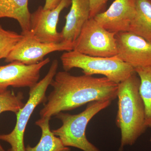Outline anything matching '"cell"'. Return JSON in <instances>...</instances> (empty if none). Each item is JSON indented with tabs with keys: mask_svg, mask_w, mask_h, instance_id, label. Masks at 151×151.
<instances>
[{
	"mask_svg": "<svg viewBox=\"0 0 151 151\" xmlns=\"http://www.w3.org/2000/svg\"><path fill=\"white\" fill-rule=\"evenodd\" d=\"M50 85L52 90L40 112L41 118H51L93 101H113L118 91V84L106 77L75 76L65 70L57 72Z\"/></svg>",
	"mask_w": 151,
	"mask_h": 151,
	"instance_id": "6da1fadb",
	"label": "cell"
},
{
	"mask_svg": "<svg viewBox=\"0 0 151 151\" xmlns=\"http://www.w3.org/2000/svg\"><path fill=\"white\" fill-rule=\"evenodd\" d=\"M140 79L135 73L118 84L116 124L121 130L120 151L132 146L145 132V109L139 93Z\"/></svg>",
	"mask_w": 151,
	"mask_h": 151,
	"instance_id": "7a4b0ae2",
	"label": "cell"
},
{
	"mask_svg": "<svg viewBox=\"0 0 151 151\" xmlns=\"http://www.w3.org/2000/svg\"><path fill=\"white\" fill-rule=\"evenodd\" d=\"M63 68L68 71L81 68L84 75L100 74L119 84L135 73L134 68L117 56L99 57L89 56L74 50L67 51L60 58Z\"/></svg>",
	"mask_w": 151,
	"mask_h": 151,
	"instance_id": "3957f363",
	"label": "cell"
},
{
	"mask_svg": "<svg viewBox=\"0 0 151 151\" xmlns=\"http://www.w3.org/2000/svg\"><path fill=\"white\" fill-rule=\"evenodd\" d=\"M112 102L109 100L93 101L89 103L84 111L76 115L60 112L55 116L61 121L62 126L52 130V132L65 147H73L83 151H101L88 141L85 132L89 121L110 106Z\"/></svg>",
	"mask_w": 151,
	"mask_h": 151,
	"instance_id": "277c9868",
	"label": "cell"
},
{
	"mask_svg": "<svg viewBox=\"0 0 151 151\" xmlns=\"http://www.w3.org/2000/svg\"><path fill=\"white\" fill-rule=\"evenodd\" d=\"M58 67V60H54L45 76L30 88L27 102L16 114V124L14 129L8 134L0 135V140L10 145L11 148L8 151H26L24 135L28 122L37 106L46 102L47 90L56 74Z\"/></svg>",
	"mask_w": 151,
	"mask_h": 151,
	"instance_id": "5b68a950",
	"label": "cell"
},
{
	"mask_svg": "<svg viewBox=\"0 0 151 151\" xmlns=\"http://www.w3.org/2000/svg\"><path fill=\"white\" fill-rule=\"evenodd\" d=\"M73 50L91 56H117L116 34L102 27L94 18L89 19L74 42Z\"/></svg>",
	"mask_w": 151,
	"mask_h": 151,
	"instance_id": "8992f818",
	"label": "cell"
},
{
	"mask_svg": "<svg viewBox=\"0 0 151 151\" xmlns=\"http://www.w3.org/2000/svg\"><path fill=\"white\" fill-rule=\"evenodd\" d=\"M24 36L5 59L6 62L17 61L25 65H34L42 61L45 55L53 52L73 50V44L70 42L44 43L37 40L30 32Z\"/></svg>",
	"mask_w": 151,
	"mask_h": 151,
	"instance_id": "52a82bcc",
	"label": "cell"
},
{
	"mask_svg": "<svg viewBox=\"0 0 151 151\" xmlns=\"http://www.w3.org/2000/svg\"><path fill=\"white\" fill-rule=\"evenodd\" d=\"M50 62L48 58L34 65H25L17 61L0 65V94L7 91L9 86L30 88L35 86L38 82L42 68Z\"/></svg>",
	"mask_w": 151,
	"mask_h": 151,
	"instance_id": "ba28073f",
	"label": "cell"
},
{
	"mask_svg": "<svg viewBox=\"0 0 151 151\" xmlns=\"http://www.w3.org/2000/svg\"><path fill=\"white\" fill-rule=\"evenodd\" d=\"M118 54L134 68L151 66V42L129 32L116 34Z\"/></svg>",
	"mask_w": 151,
	"mask_h": 151,
	"instance_id": "9c48e42d",
	"label": "cell"
},
{
	"mask_svg": "<svg viewBox=\"0 0 151 151\" xmlns=\"http://www.w3.org/2000/svg\"><path fill=\"white\" fill-rule=\"evenodd\" d=\"M71 4V0H62L57 7L46 9L40 6L31 14L30 32L36 39L44 43L61 42L60 32L57 27L60 13Z\"/></svg>",
	"mask_w": 151,
	"mask_h": 151,
	"instance_id": "30bf717a",
	"label": "cell"
},
{
	"mask_svg": "<svg viewBox=\"0 0 151 151\" xmlns=\"http://www.w3.org/2000/svg\"><path fill=\"white\" fill-rule=\"evenodd\" d=\"M136 12V0H115L107 10L94 18L105 29L116 34L129 32Z\"/></svg>",
	"mask_w": 151,
	"mask_h": 151,
	"instance_id": "8fae6325",
	"label": "cell"
},
{
	"mask_svg": "<svg viewBox=\"0 0 151 151\" xmlns=\"http://www.w3.org/2000/svg\"><path fill=\"white\" fill-rule=\"evenodd\" d=\"M90 13L89 0H71L70 10L65 17V24L60 32L61 42L74 44L83 26L90 18Z\"/></svg>",
	"mask_w": 151,
	"mask_h": 151,
	"instance_id": "7c38bea8",
	"label": "cell"
},
{
	"mask_svg": "<svg viewBox=\"0 0 151 151\" xmlns=\"http://www.w3.org/2000/svg\"><path fill=\"white\" fill-rule=\"evenodd\" d=\"M28 0H0V19L10 18L18 22L23 35L30 32L31 14Z\"/></svg>",
	"mask_w": 151,
	"mask_h": 151,
	"instance_id": "4fadbf2b",
	"label": "cell"
},
{
	"mask_svg": "<svg viewBox=\"0 0 151 151\" xmlns=\"http://www.w3.org/2000/svg\"><path fill=\"white\" fill-rule=\"evenodd\" d=\"M136 10L129 32L151 42V0H136Z\"/></svg>",
	"mask_w": 151,
	"mask_h": 151,
	"instance_id": "5bb4252c",
	"label": "cell"
},
{
	"mask_svg": "<svg viewBox=\"0 0 151 151\" xmlns=\"http://www.w3.org/2000/svg\"><path fill=\"white\" fill-rule=\"evenodd\" d=\"M50 118H41L35 122V125L40 128L41 137L35 147H26V151H70L69 147H65L58 137L53 134L50 127Z\"/></svg>",
	"mask_w": 151,
	"mask_h": 151,
	"instance_id": "9a60e30c",
	"label": "cell"
},
{
	"mask_svg": "<svg viewBox=\"0 0 151 151\" xmlns=\"http://www.w3.org/2000/svg\"><path fill=\"white\" fill-rule=\"evenodd\" d=\"M134 70L140 79L139 93L145 106L146 125L151 128V66L136 68Z\"/></svg>",
	"mask_w": 151,
	"mask_h": 151,
	"instance_id": "2e32d148",
	"label": "cell"
},
{
	"mask_svg": "<svg viewBox=\"0 0 151 151\" xmlns=\"http://www.w3.org/2000/svg\"><path fill=\"white\" fill-rule=\"evenodd\" d=\"M24 94L21 92L16 94L13 91L8 90L0 94V114L7 111L17 114L24 105ZM0 151H6L1 144Z\"/></svg>",
	"mask_w": 151,
	"mask_h": 151,
	"instance_id": "e0dca14e",
	"label": "cell"
},
{
	"mask_svg": "<svg viewBox=\"0 0 151 151\" xmlns=\"http://www.w3.org/2000/svg\"><path fill=\"white\" fill-rule=\"evenodd\" d=\"M24 36L3 28L0 25V60L6 58Z\"/></svg>",
	"mask_w": 151,
	"mask_h": 151,
	"instance_id": "ac0fdd59",
	"label": "cell"
},
{
	"mask_svg": "<svg viewBox=\"0 0 151 151\" xmlns=\"http://www.w3.org/2000/svg\"><path fill=\"white\" fill-rule=\"evenodd\" d=\"M110 0H89L90 7V18H94L98 14L104 12L107 3Z\"/></svg>",
	"mask_w": 151,
	"mask_h": 151,
	"instance_id": "d6986e66",
	"label": "cell"
},
{
	"mask_svg": "<svg viewBox=\"0 0 151 151\" xmlns=\"http://www.w3.org/2000/svg\"><path fill=\"white\" fill-rule=\"evenodd\" d=\"M62 0H45L43 7L46 9H52L56 8Z\"/></svg>",
	"mask_w": 151,
	"mask_h": 151,
	"instance_id": "ffe728a7",
	"label": "cell"
},
{
	"mask_svg": "<svg viewBox=\"0 0 151 151\" xmlns=\"http://www.w3.org/2000/svg\"><path fill=\"white\" fill-rule=\"evenodd\" d=\"M150 141H151V138H150Z\"/></svg>",
	"mask_w": 151,
	"mask_h": 151,
	"instance_id": "44dd1931",
	"label": "cell"
}]
</instances>
